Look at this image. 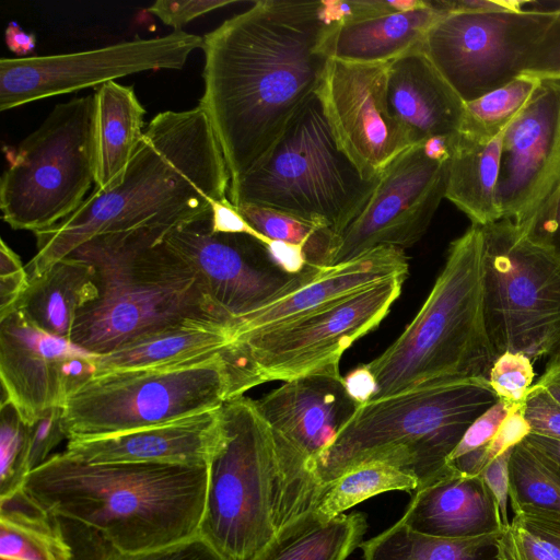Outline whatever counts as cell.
Instances as JSON below:
<instances>
[{"instance_id": "d6986e66", "label": "cell", "mask_w": 560, "mask_h": 560, "mask_svg": "<svg viewBox=\"0 0 560 560\" xmlns=\"http://www.w3.org/2000/svg\"><path fill=\"white\" fill-rule=\"evenodd\" d=\"M502 218L527 230L560 196V80L541 79L503 133Z\"/></svg>"}, {"instance_id": "d590c367", "label": "cell", "mask_w": 560, "mask_h": 560, "mask_svg": "<svg viewBox=\"0 0 560 560\" xmlns=\"http://www.w3.org/2000/svg\"><path fill=\"white\" fill-rule=\"evenodd\" d=\"M235 207L255 230L268 238L302 246L307 265L330 266L338 235L327 225L261 206L243 203Z\"/></svg>"}, {"instance_id": "83f0119b", "label": "cell", "mask_w": 560, "mask_h": 560, "mask_svg": "<svg viewBox=\"0 0 560 560\" xmlns=\"http://www.w3.org/2000/svg\"><path fill=\"white\" fill-rule=\"evenodd\" d=\"M503 133L489 142H474L458 133L450 138L445 198L471 224L483 226L502 219L498 191Z\"/></svg>"}, {"instance_id": "7a4b0ae2", "label": "cell", "mask_w": 560, "mask_h": 560, "mask_svg": "<svg viewBox=\"0 0 560 560\" xmlns=\"http://www.w3.org/2000/svg\"><path fill=\"white\" fill-rule=\"evenodd\" d=\"M230 173L214 130L198 104L156 114L121 175L68 218L35 232L30 277L43 273L93 237L144 229L171 230L228 199Z\"/></svg>"}, {"instance_id": "4dcf8cb0", "label": "cell", "mask_w": 560, "mask_h": 560, "mask_svg": "<svg viewBox=\"0 0 560 560\" xmlns=\"http://www.w3.org/2000/svg\"><path fill=\"white\" fill-rule=\"evenodd\" d=\"M366 528L361 512L328 520L313 509L281 528L254 560H347Z\"/></svg>"}, {"instance_id": "7c38bea8", "label": "cell", "mask_w": 560, "mask_h": 560, "mask_svg": "<svg viewBox=\"0 0 560 560\" xmlns=\"http://www.w3.org/2000/svg\"><path fill=\"white\" fill-rule=\"evenodd\" d=\"M406 278H388L323 308L233 340L224 354L232 399L266 382H287L339 365L343 352L385 318Z\"/></svg>"}, {"instance_id": "ab89813d", "label": "cell", "mask_w": 560, "mask_h": 560, "mask_svg": "<svg viewBox=\"0 0 560 560\" xmlns=\"http://www.w3.org/2000/svg\"><path fill=\"white\" fill-rule=\"evenodd\" d=\"M67 439L62 425V408H50L28 424V469L42 466L50 452Z\"/></svg>"}, {"instance_id": "484cf974", "label": "cell", "mask_w": 560, "mask_h": 560, "mask_svg": "<svg viewBox=\"0 0 560 560\" xmlns=\"http://www.w3.org/2000/svg\"><path fill=\"white\" fill-rule=\"evenodd\" d=\"M98 294L94 267L67 256L30 283L14 310L40 330L69 339L78 313Z\"/></svg>"}, {"instance_id": "f546056e", "label": "cell", "mask_w": 560, "mask_h": 560, "mask_svg": "<svg viewBox=\"0 0 560 560\" xmlns=\"http://www.w3.org/2000/svg\"><path fill=\"white\" fill-rule=\"evenodd\" d=\"M359 548L362 560H518L511 526L475 537L443 538L419 534L398 521Z\"/></svg>"}, {"instance_id": "e0dca14e", "label": "cell", "mask_w": 560, "mask_h": 560, "mask_svg": "<svg viewBox=\"0 0 560 560\" xmlns=\"http://www.w3.org/2000/svg\"><path fill=\"white\" fill-rule=\"evenodd\" d=\"M447 162L428 159L421 144L398 155L340 236L330 266L350 261L377 246L408 248L427 232L445 198Z\"/></svg>"}, {"instance_id": "d4e9b609", "label": "cell", "mask_w": 560, "mask_h": 560, "mask_svg": "<svg viewBox=\"0 0 560 560\" xmlns=\"http://www.w3.org/2000/svg\"><path fill=\"white\" fill-rule=\"evenodd\" d=\"M444 15L430 1L425 8L330 23L320 50L351 63H388L420 49L432 25Z\"/></svg>"}, {"instance_id": "277c9868", "label": "cell", "mask_w": 560, "mask_h": 560, "mask_svg": "<svg viewBox=\"0 0 560 560\" xmlns=\"http://www.w3.org/2000/svg\"><path fill=\"white\" fill-rule=\"evenodd\" d=\"M170 230L100 235L69 256L91 264L98 294L77 315L69 340L97 355L161 329L233 326L199 275L165 242Z\"/></svg>"}, {"instance_id": "ee69618b", "label": "cell", "mask_w": 560, "mask_h": 560, "mask_svg": "<svg viewBox=\"0 0 560 560\" xmlns=\"http://www.w3.org/2000/svg\"><path fill=\"white\" fill-rule=\"evenodd\" d=\"M236 3L238 1L235 0H158L148 11L174 27V31H180L182 26L198 16Z\"/></svg>"}, {"instance_id": "f6af8a7d", "label": "cell", "mask_w": 560, "mask_h": 560, "mask_svg": "<svg viewBox=\"0 0 560 560\" xmlns=\"http://www.w3.org/2000/svg\"><path fill=\"white\" fill-rule=\"evenodd\" d=\"M524 416L530 433L560 440V405L532 386L525 399Z\"/></svg>"}, {"instance_id": "f35d334b", "label": "cell", "mask_w": 560, "mask_h": 560, "mask_svg": "<svg viewBox=\"0 0 560 560\" xmlns=\"http://www.w3.org/2000/svg\"><path fill=\"white\" fill-rule=\"evenodd\" d=\"M534 377L533 362L528 357L506 351L494 360L488 380L498 399L522 404L533 386Z\"/></svg>"}, {"instance_id": "9f6ffc18", "label": "cell", "mask_w": 560, "mask_h": 560, "mask_svg": "<svg viewBox=\"0 0 560 560\" xmlns=\"http://www.w3.org/2000/svg\"><path fill=\"white\" fill-rule=\"evenodd\" d=\"M8 48L20 56L27 55L36 46L35 35L24 32L16 22H10L4 32Z\"/></svg>"}, {"instance_id": "e575fe53", "label": "cell", "mask_w": 560, "mask_h": 560, "mask_svg": "<svg viewBox=\"0 0 560 560\" xmlns=\"http://www.w3.org/2000/svg\"><path fill=\"white\" fill-rule=\"evenodd\" d=\"M57 517L71 548L72 560H226L199 535L153 550L122 552L95 529L60 515Z\"/></svg>"}, {"instance_id": "9a60e30c", "label": "cell", "mask_w": 560, "mask_h": 560, "mask_svg": "<svg viewBox=\"0 0 560 560\" xmlns=\"http://www.w3.org/2000/svg\"><path fill=\"white\" fill-rule=\"evenodd\" d=\"M203 46V37L183 30L85 51L0 59V110L100 86L148 70L182 69Z\"/></svg>"}, {"instance_id": "7bdbcfd3", "label": "cell", "mask_w": 560, "mask_h": 560, "mask_svg": "<svg viewBox=\"0 0 560 560\" xmlns=\"http://www.w3.org/2000/svg\"><path fill=\"white\" fill-rule=\"evenodd\" d=\"M516 405L518 404L498 399L493 406L469 425L457 446L451 453L447 463L487 445L495 434L501 422Z\"/></svg>"}, {"instance_id": "bcb514c9", "label": "cell", "mask_w": 560, "mask_h": 560, "mask_svg": "<svg viewBox=\"0 0 560 560\" xmlns=\"http://www.w3.org/2000/svg\"><path fill=\"white\" fill-rule=\"evenodd\" d=\"M524 405H516L501 422L491 441L483 446L487 465L495 457L526 440L530 434V427L524 416Z\"/></svg>"}, {"instance_id": "44dd1931", "label": "cell", "mask_w": 560, "mask_h": 560, "mask_svg": "<svg viewBox=\"0 0 560 560\" xmlns=\"http://www.w3.org/2000/svg\"><path fill=\"white\" fill-rule=\"evenodd\" d=\"M221 407L109 436L68 440L63 453L88 464L207 466L221 434Z\"/></svg>"}, {"instance_id": "2e32d148", "label": "cell", "mask_w": 560, "mask_h": 560, "mask_svg": "<svg viewBox=\"0 0 560 560\" xmlns=\"http://www.w3.org/2000/svg\"><path fill=\"white\" fill-rule=\"evenodd\" d=\"M165 242L199 275L213 302L233 320L311 282L324 267L291 275L266 246L246 234L212 230V209L175 226Z\"/></svg>"}, {"instance_id": "ac0fdd59", "label": "cell", "mask_w": 560, "mask_h": 560, "mask_svg": "<svg viewBox=\"0 0 560 560\" xmlns=\"http://www.w3.org/2000/svg\"><path fill=\"white\" fill-rule=\"evenodd\" d=\"M388 65L328 59L315 92L337 144L366 180L413 147L387 107Z\"/></svg>"}, {"instance_id": "3957f363", "label": "cell", "mask_w": 560, "mask_h": 560, "mask_svg": "<svg viewBox=\"0 0 560 560\" xmlns=\"http://www.w3.org/2000/svg\"><path fill=\"white\" fill-rule=\"evenodd\" d=\"M207 483V466L88 464L59 453L31 471L23 488L116 549L140 552L198 536Z\"/></svg>"}, {"instance_id": "7dc6e473", "label": "cell", "mask_w": 560, "mask_h": 560, "mask_svg": "<svg viewBox=\"0 0 560 560\" xmlns=\"http://www.w3.org/2000/svg\"><path fill=\"white\" fill-rule=\"evenodd\" d=\"M512 451L513 448L491 460L480 475L497 502L504 528L511 526L508 516V502L510 493V458Z\"/></svg>"}, {"instance_id": "ba28073f", "label": "cell", "mask_w": 560, "mask_h": 560, "mask_svg": "<svg viewBox=\"0 0 560 560\" xmlns=\"http://www.w3.org/2000/svg\"><path fill=\"white\" fill-rule=\"evenodd\" d=\"M376 180L364 179L340 150L315 93L261 159L230 183L229 200L318 222L340 236Z\"/></svg>"}, {"instance_id": "8992f818", "label": "cell", "mask_w": 560, "mask_h": 560, "mask_svg": "<svg viewBox=\"0 0 560 560\" xmlns=\"http://www.w3.org/2000/svg\"><path fill=\"white\" fill-rule=\"evenodd\" d=\"M495 359L483 310L481 229L471 224L450 244L444 267L410 324L366 363L376 382L372 399L434 381L488 378Z\"/></svg>"}, {"instance_id": "b9f144b4", "label": "cell", "mask_w": 560, "mask_h": 560, "mask_svg": "<svg viewBox=\"0 0 560 560\" xmlns=\"http://www.w3.org/2000/svg\"><path fill=\"white\" fill-rule=\"evenodd\" d=\"M30 276L18 254L0 242V317L14 310L26 291Z\"/></svg>"}, {"instance_id": "4fadbf2b", "label": "cell", "mask_w": 560, "mask_h": 560, "mask_svg": "<svg viewBox=\"0 0 560 560\" xmlns=\"http://www.w3.org/2000/svg\"><path fill=\"white\" fill-rule=\"evenodd\" d=\"M530 4L522 11L444 14L421 50L465 103L476 100L523 73L556 12Z\"/></svg>"}, {"instance_id": "f907efd6", "label": "cell", "mask_w": 560, "mask_h": 560, "mask_svg": "<svg viewBox=\"0 0 560 560\" xmlns=\"http://www.w3.org/2000/svg\"><path fill=\"white\" fill-rule=\"evenodd\" d=\"M523 232L560 259V196L552 207Z\"/></svg>"}, {"instance_id": "603a6c76", "label": "cell", "mask_w": 560, "mask_h": 560, "mask_svg": "<svg viewBox=\"0 0 560 560\" xmlns=\"http://www.w3.org/2000/svg\"><path fill=\"white\" fill-rule=\"evenodd\" d=\"M386 100L390 116L412 145L433 136L453 137L460 130L465 102L421 48L389 62Z\"/></svg>"}, {"instance_id": "816d5d0a", "label": "cell", "mask_w": 560, "mask_h": 560, "mask_svg": "<svg viewBox=\"0 0 560 560\" xmlns=\"http://www.w3.org/2000/svg\"><path fill=\"white\" fill-rule=\"evenodd\" d=\"M430 2L435 9L444 14L522 11L528 4V1L517 0H434Z\"/></svg>"}, {"instance_id": "681fc988", "label": "cell", "mask_w": 560, "mask_h": 560, "mask_svg": "<svg viewBox=\"0 0 560 560\" xmlns=\"http://www.w3.org/2000/svg\"><path fill=\"white\" fill-rule=\"evenodd\" d=\"M212 209V230L219 233L246 234L255 237L265 246L272 240L255 230L237 211L236 207L228 199L214 201Z\"/></svg>"}, {"instance_id": "c3c4849f", "label": "cell", "mask_w": 560, "mask_h": 560, "mask_svg": "<svg viewBox=\"0 0 560 560\" xmlns=\"http://www.w3.org/2000/svg\"><path fill=\"white\" fill-rule=\"evenodd\" d=\"M511 533L518 560H560V549L512 518Z\"/></svg>"}, {"instance_id": "5b68a950", "label": "cell", "mask_w": 560, "mask_h": 560, "mask_svg": "<svg viewBox=\"0 0 560 560\" xmlns=\"http://www.w3.org/2000/svg\"><path fill=\"white\" fill-rule=\"evenodd\" d=\"M497 400L489 380L478 376L429 382L364 402L319 456L315 481L323 489L353 467L377 462L412 476L417 490L433 485L457 472L447 463L451 453Z\"/></svg>"}, {"instance_id": "6da1fadb", "label": "cell", "mask_w": 560, "mask_h": 560, "mask_svg": "<svg viewBox=\"0 0 560 560\" xmlns=\"http://www.w3.org/2000/svg\"><path fill=\"white\" fill-rule=\"evenodd\" d=\"M327 1L260 0L203 36L205 109L231 182L271 148L315 94L328 62Z\"/></svg>"}, {"instance_id": "680465c9", "label": "cell", "mask_w": 560, "mask_h": 560, "mask_svg": "<svg viewBox=\"0 0 560 560\" xmlns=\"http://www.w3.org/2000/svg\"><path fill=\"white\" fill-rule=\"evenodd\" d=\"M450 138L433 136L421 143L424 155L435 162H446L450 159Z\"/></svg>"}, {"instance_id": "91938a15", "label": "cell", "mask_w": 560, "mask_h": 560, "mask_svg": "<svg viewBox=\"0 0 560 560\" xmlns=\"http://www.w3.org/2000/svg\"><path fill=\"white\" fill-rule=\"evenodd\" d=\"M526 441L560 466V440L530 433Z\"/></svg>"}, {"instance_id": "30bf717a", "label": "cell", "mask_w": 560, "mask_h": 560, "mask_svg": "<svg viewBox=\"0 0 560 560\" xmlns=\"http://www.w3.org/2000/svg\"><path fill=\"white\" fill-rule=\"evenodd\" d=\"M232 399L223 355L95 374L62 407L67 440L104 438L220 408Z\"/></svg>"}, {"instance_id": "74e56055", "label": "cell", "mask_w": 560, "mask_h": 560, "mask_svg": "<svg viewBox=\"0 0 560 560\" xmlns=\"http://www.w3.org/2000/svg\"><path fill=\"white\" fill-rule=\"evenodd\" d=\"M28 469V424L10 402L0 404V497L24 486Z\"/></svg>"}, {"instance_id": "836d02e7", "label": "cell", "mask_w": 560, "mask_h": 560, "mask_svg": "<svg viewBox=\"0 0 560 560\" xmlns=\"http://www.w3.org/2000/svg\"><path fill=\"white\" fill-rule=\"evenodd\" d=\"M509 501L513 513L535 509L560 514V466L526 440L511 454Z\"/></svg>"}, {"instance_id": "60d3db41", "label": "cell", "mask_w": 560, "mask_h": 560, "mask_svg": "<svg viewBox=\"0 0 560 560\" xmlns=\"http://www.w3.org/2000/svg\"><path fill=\"white\" fill-rule=\"evenodd\" d=\"M522 74L560 80V8L529 50Z\"/></svg>"}, {"instance_id": "4316f807", "label": "cell", "mask_w": 560, "mask_h": 560, "mask_svg": "<svg viewBox=\"0 0 560 560\" xmlns=\"http://www.w3.org/2000/svg\"><path fill=\"white\" fill-rule=\"evenodd\" d=\"M231 343L230 326L189 324L170 327L143 335L106 354L98 355L95 374L224 357Z\"/></svg>"}, {"instance_id": "52a82bcc", "label": "cell", "mask_w": 560, "mask_h": 560, "mask_svg": "<svg viewBox=\"0 0 560 560\" xmlns=\"http://www.w3.org/2000/svg\"><path fill=\"white\" fill-rule=\"evenodd\" d=\"M207 467L198 535L226 560H254L305 513L285 483L270 428L250 398L222 405L221 434Z\"/></svg>"}, {"instance_id": "7402d4cb", "label": "cell", "mask_w": 560, "mask_h": 560, "mask_svg": "<svg viewBox=\"0 0 560 560\" xmlns=\"http://www.w3.org/2000/svg\"><path fill=\"white\" fill-rule=\"evenodd\" d=\"M405 249L377 246L357 258L324 267L308 283L236 319L233 340L303 316L388 278L408 276Z\"/></svg>"}, {"instance_id": "1f68e13d", "label": "cell", "mask_w": 560, "mask_h": 560, "mask_svg": "<svg viewBox=\"0 0 560 560\" xmlns=\"http://www.w3.org/2000/svg\"><path fill=\"white\" fill-rule=\"evenodd\" d=\"M1 560H72L56 514L22 487L0 497Z\"/></svg>"}, {"instance_id": "6f0895ef", "label": "cell", "mask_w": 560, "mask_h": 560, "mask_svg": "<svg viewBox=\"0 0 560 560\" xmlns=\"http://www.w3.org/2000/svg\"><path fill=\"white\" fill-rule=\"evenodd\" d=\"M533 386L560 405V358L547 362L545 373Z\"/></svg>"}, {"instance_id": "ffe728a7", "label": "cell", "mask_w": 560, "mask_h": 560, "mask_svg": "<svg viewBox=\"0 0 560 560\" xmlns=\"http://www.w3.org/2000/svg\"><path fill=\"white\" fill-rule=\"evenodd\" d=\"M97 354L34 326L19 310L0 317L1 402L32 423L96 373Z\"/></svg>"}, {"instance_id": "db71d44e", "label": "cell", "mask_w": 560, "mask_h": 560, "mask_svg": "<svg viewBox=\"0 0 560 560\" xmlns=\"http://www.w3.org/2000/svg\"><path fill=\"white\" fill-rule=\"evenodd\" d=\"M266 248L276 264L288 273H299L307 266L305 250L300 245L272 240Z\"/></svg>"}, {"instance_id": "f1b7e54d", "label": "cell", "mask_w": 560, "mask_h": 560, "mask_svg": "<svg viewBox=\"0 0 560 560\" xmlns=\"http://www.w3.org/2000/svg\"><path fill=\"white\" fill-rule=\"evenodd\" d=\"M95 100V191L109 187L125 171L143 137L145 109L135 90L116 81L97 86Z\"/></svg>"}, {"instance_id": "d6a6232c", "label": "cell", "mask_w": 560, "mask_h": 560, "mask_svg": "<svg viewBox=\"0 0 560 560\" xmlns=\"http://www.w3.org/2000/svg\"><path fill=\"white\" fill-rule=\"evenodd\" d=\"M417 489L418 481L412 476L384 463H366L325 485L315 511L329 520L374 495L389 491L412 494Z\"/></svg>"}, {"instance_id": "f5cc1de1", "label": "cell", "mask_w": 560, "mask_h": 560, "mask_svg": "<svg viewBox=\"0 0 560 560\" xmlns=\"http://www.w3.org/2000/svg\"><path fill=\"white\" fill-rule=\"evenodd\" d=\"M513 518L560 549V514L527 509L514 513Z\"/></svg>"}, {"instance_id": "cb8c5ba5", "label": "cell", "mask_w": 560, "mask_h": 560, "mask_svg": "<svg viewBox=\"0 0 560 560\" xmlns=\"http://www.w3.org/2000/svg\"><path fill=\"white\" fill-rule=\"evenodd\" d=\"M399 521L413 532L443 538L506 529L482 477L459 472L415 491Z\"/></svg>"}, {"instance_id": "9c48e42d", "label": "cell", "mask_w": 560, "mask_h": 560, "mask_svg": "<svg viewBox=\"0 0 560 560\" xmlns=\"http://www.w3.org/2000/svg\"><path fill=\"white\" fill-rule=\"evenodd\" d=\"M7 152L0 180L2 219L33 233L71 215L95 183L94 94L57 104L40 126Z\"/></svg>"}, {"instance_id": "8fae6325", "label": "cell", "mask_w": 560, "mask_h": 560, "mask_svg": "<svg viewBox=\"0 0 560 560\" xmlns=\"http://www.w3.org/2000/svg\"><path fill=\"white\" fill-rule=\"evenodd\" d=\"M480 229L485 319L495 355L560 358V259L510 219Z\"/></svg>"}, {"instance_id": "8d00e7d4", "label": "cell", "mask_w": 560, "mask_h": 560, "mask_svg": "<svg viewBox=\"0 0 560 560\" xmlns=\"http://www.w3.org/2000/svg\"><path fill=\"white\" fill-rule=\"evenodd\" d=\"M540 79L521 74L508 84L465 103L458 135L474 142H489L503 133L524 108Z\"/></svg>"}, {"instance_id": "5bb4252c", "label": "cell", "mask_w": 560, "mask_h": 560, "mask_svg": "<svg viewBox=\"0 0 560 560\" xmlns=\"http://www.w3.org/2000/svg\"><path fill=\"white\" fill-rule=\"evenodd\" d=\"M268 423L285 483L303 512L316 508L322 489L316 463L358 407L339 365L284 382L255 400Z\"/></svg>"}, {"instance_id": "11a10c76", "label": "cell", "mask_w": 560, "mask_h": 560, "mask_svg": "<svg viewBox=\"0 0 560 560\" xmlns=\"http://www.w3.org/2000/svg\"><path fill=\"white\" fill-rule=\"evenodd\" d=\"M350 397L362 405L372 399L376 392L374 375L366 364L360 365L343 377Z\"/></svg>"}]
</instances>
